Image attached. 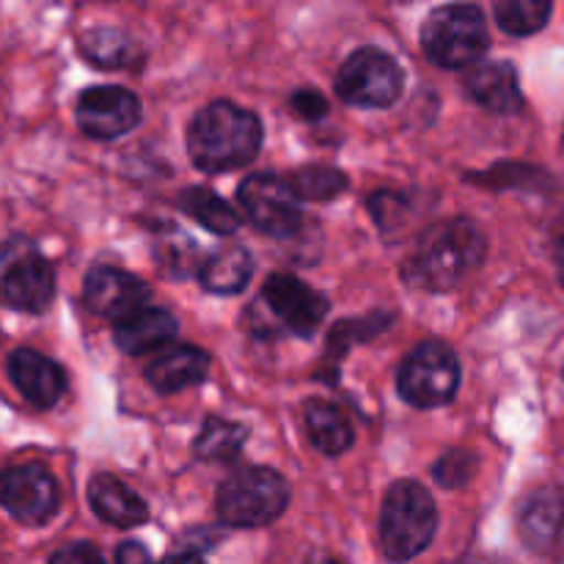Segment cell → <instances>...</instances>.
I'll use <instances>...</instances> for the list:
<instances>
[{
  "label": "cell",
  "mask_w": 564,
  "mask_h": 564,
  "mask_svg": "<svg viewBox=\"0 0 564 564\" xmlns=\"http://www.w3.org/2000/svg\"><path fill=\"white\" fill-rule=\"evenodd\" d=\"M485 259V237L468 218L430 226L405 259V279L430 292H446L466 281Z\"/></svg>",
  "instance_id": "cell-1"
},
{
  "label": "cell",
  "mask_w": 564,
  "mask_h": 564,
  "mask_svg": "<svg viewBox=\"0 0 564 564\" xmlns=\"http://www.w3.org/2000/svg\"><path fill=\"white\" fill-rule=\"evenodd\" d=\"M262 121L251 110L220 99L198 110L187 132V152L196 169L220 174L251 163L262 147Z\"/></svg>",
  "instance_id": "cell-2"
},
{
  "label": "cell",
  "mask_w": 564,
  "mask_h": 564,
  "mask_svg": "<svg viewBox=\"0 0 564 564\" xmlns=\"http://www.w3.org/2000/svg\"><path fill=\"white\" fill-rule=\"evenodd\" d=\"M438 512L424 485L400 479L389 488L380 512V545L391 562H411L435 538Z\"/></svg>",
  "instance_id": "cell-3"
},
{
  "label": "cell",
  "mask_w": 564,
  "mask_h": 564,
  "mask_svg": "<svg viewBox=\"0 0 564 564\" xmlns=\"http://www.w3.org/2000/svg\"><path fill=\"white\" fill-rule=\"evenodd\" d=\"M424 55L441 69H471L488 50V22L479 6L452 3L430 11L422 25Z\"/></svg>",
  "instance_id": "cell-4"
},
{
  "label": "cell",
  "mask_w": 564,
  "mask_h": 564,
  "mask_svg": "<svg viewBox=\"0 0 564 564\" xmlns=\"http://www.w3.org/2000/svg\"><path fill=\"white\" fill-rule=\"evenodd\" d=\"M290 505V485L273 468H240L215 496L218 518L229 527L257 529L284 516Z\"/></svg>",
  "instance_id": "cell-5"
},
{
  "label": "cell",
  "mask_w": 564,
  "mask_h": 564,
  "mask_svg": "<svg viewBox=\"0 0 564 564\" xmlns=\"http://www.w3.org/2000/svg\"><path fill=\"white\" fill-rule=\"evenodd\" d=\"M460 386V364L444 341H422L408 352L397 375V389L416 408H441L452 402Z\"/></svg>",
  "instance_id": "cell-6"
},
{
  "label": "cell",
  "mask_w": 564,
  "mask_h": 564,
  "mask_svg": "<svg viewBox=\"0 0 564 564\" xmlns=\"http://www.w3.org/2000/svg\"><path fill=\"white\" fill-rule=\"evenodd\" d=\"M402 75L400 64L378 47H361L341 64L336 75V94L358 108H389L400 99Z\"/></svg>",
  "instance_id": "cell-7"
},
{
  "label": "cell",
  "mask_w": 564,
  "mask_h": 564,
  "mask_svg": "<svg viewBox=\"0 0 564 564\" xmlns=\"http://www.w3.org/2000/svg\"><path fill=\"white\" fill-rule=\"evenodd\" d=\"M237 198L246 218L270 237H292L303 226L301 196L292 182L275 174H253L237 187Z\"/></svg>",
  "instance_id": "cell-8"
},
{
  "label": "cell",
  "mask_w": 564,
  "mask_h": 564,
  "mask_svg": "<svg viewBox=\"0 0 564 564\" xmlns=\"http://www.w3.org/2000/svg\"><path fill=\"white\" fill-rule=\"evenodd\" d=\"M0 505L25 527H44L58 512V482L39 463L11 466L0 471Z\"/></svg>",
  "instance_id": "cell-9"
},
{
  "label": "cell",
  "mask_w": 564,
  "mask_h": 564,
  "mask_svg": "<svg viewBox=\"0 0 564 564\" xmlns=\"http://www.w3.org/2000/svg\"><path fill=\"white\" fill-rule=\"evenodd\" d=\"M55 297V270L33 248H20L0 262V301L20 312H44Z\"/></svg>",
  "instance_id": "cell-10"
},
{
  "label": "cell",
  "mask_w": 564,
  "mask_h": 564,
  "mask_svg": "<svg viewBox=\"0 0 564 564\" xmlns=\"http://www.w3.org/2000/svg\"><path fill=\"white\" fill-rule=\"evenodd\" d=\"M75 116L77 127L88 138L113 141L135 130L141 121V102L135 94L121 86H94L80 94Z\"/></svg>",
  "instance_id": "cell-11"
},
{
  "label": "cell",
  "mask_w": 564,
  "mask_h": 564,
  "mask_svg": "<svg viewBox=\"0 0 564 564\" xmlns=\"http://www.w3.org/2000/svg\"><path fill=\"white\" fill-rule=\"evenodd\" d=\"M264 303L297 336H312L328 314V301L314 286L290 273H273L264 281Z\"/></svg>",
  "instance_id": "cell-12"
},
{
  "label": "cell",
  "mask_w": 564,
  "mask_h": 564,
  "mask_svg": "<svg viewBox=\"0 0 564 564\" xmlns=\"http://www.w3.org/2000/svg\"><path fill=\"white\" fill-rule=\"evenodd\" d=\"M83 301L99 317L121 323L130 314L141 312L149 303V286L138 275L124 273L110 264H97L83 281Z\"/></svg>",
  "instance_id": "cell-13"
},
{
  "label": "cell",
  "mask_w": 564,
  "mask_h": 564,
  "mask_svg": "<svg viewBox=\"0 0 564 564\" xmlns=\"http://www.w3.org/2000/svg\"><path fill=\"white\" fill-rule=\"evenodd\" d=\"M466 94L490 113H518L523 108L521 83L510 61H479L466 72Z\"/></svg>",
  "instance_id": "cell-14"
},
{
  "label": "cell",
  "mask_w": 564,
  "mask_h": 564,
  "mask_svg": "<svg viewBox=\"0 0 564 564\" xmlns=\"http://www.w3.org/2000/svg\"><path fill=\"white\" fill-rule=\"evenodd\" d=\"M9 378L22 397L36 408H53L66 391V375L53 358L36 350H14L9 358Z\"/></svg>",
  "instance_id": "cell-15"
},
{
  "label": "cell",
  "mask_w": 564,
  "mask_h": 564,
  "mask_svg": "<svg viewBox=\"0 0 564 564\" xmlns=\"http://www.w3.org/2000/svg\"><path fill=\"white\" fill-rule=\"evenodd\" d=\"M521 538L529 549L551 551L564 534V488L545 485L534 490L518 516Z\"/></svg>",
  "instance_id": "cell-16"
},
{
  "label": "cell",
  "mask_w": 564,
  "mask_h": 564,
  "mask_svg": "<svg viewBox=\"0 0 564 564\" xmlns=\"http://www.w3.org/2000/svg\"><path fill=\"white\" fill-rule=\"evenodd\" d=\"M88 501H91V510L97 512L99 521L110 523V527L132 529L149 521L147 501L135 490L127 488L121 479L110 477V474H99V477L91 479Z\"/></svg>",
  "instance_id": "cell-17"
},
{
  "label": "cell",
  "mask_w": 564,
  "mask_h": 564,
  "mask_svg": "<svg viewBox=\"0 0 564 564\" xmlns=\"http://www.w3.org/2000/svg\"><path fill=\"white\" fill-rule=\"evenodd\" d=\"M209 372V356L198 347L180 345L160 352L147 369V380L160 394H176L182 389L202 383Z\"/></svg>",
  "instance_id": "cell-18"
},
{
  "label": "cell",
  "mask_w": 564,
  "mask_h": 564,
  "mask_svg": "<svg viewBox=\"0 0 564 564\" xmlns=\"http://www.w3.org/2000/svg\"><path fill=\"white\" fill-rule=\"evenodd\" d=\"M176 328H180V323H176L174 314L165 312V308L147 306L116 323L113 339L130 356H143V352H154L174 341Z\"/></svg>",
  "instance_id": "cell-19"
},
{
  "label": "cell",
  "mask_w": 564,
  "mask_h": 564,
  "mask_svg": "<svg viewBox=\"0 0 564 564\" xmlns=\"http://www.w3.org/2000/svg\"><path fill=\"white\" fill-rule=\"evenodd\" d=\"M253 275V259L242 246H226L198 268V281L213 295H237Z\"/></svg>",
  "instance_id": "cell-20"
},
{
  "label": "cell",
  "mask_w": 564,
  "mask_h": 564,
  "mask_svg": "<svg viewBox=\"0 0 564 564\" xmlns=\"http://www.w3.org/2000/svg\"><path fill=\"white\" fill-rule=\"evenodd\" d=\"M308 441L323 455L336 457L352 446V424L339 405L325 400H312L306 405Z\"/></svg>",
  "instance_id": "cell-21"
},
{
  "label": "cell",
  "mask_w": 564,
  "mask_h": 564,
  "mask_svg": "<svg viewBox=\"0 0 564 564\" xmlns=\"http://www.w3.org/2000/svg\"><path fill=\"white\" fill-rule=\"evenodd\" d=\"M176 204H180L182 213L191 215L193 220H198L204 229L215 231V235H235L240 229V218H237L235 207L226 204L209 187H187V191L180 193Z\"/></svg>",
  "instance_id": "cell-22"
},
{
  "label": "cell",
  "mask_w": 564,
  "mask_h": 564,
  "mask_svg": "<svg viewBox=\"0 0 564 564\" xmlns=\"http://www.w3.org/2000/svg\"><path fill=\"white\" fill-rule=\"evenodd\" d=\"M80 53L102 69H121L141 61V50L119 28H94L80 39Z\"/></svg>",
  "instance_id": "cell-23"
},
{
  "label": "cell",
  "mask_w": 564,
  "mask_h": 564,
  "mask_svg": "<svg viewBox=\"0 0 564 564\" xmlns=\"http://www.w3.org/2000/svg\"><path fill=\"white\" fill-rule=\"evenodd\" d=\"M246 435L248 430L242 427V424L209 416L202 435H198L196 444H193V452H196V457H202V460H231V457L242 449V444H246Z\"/></svg>",
  "instance_id": "cell-24"
},
{
  "label": "cell",
  "mask_w": 564,
  "mask_h": 564,
  "mask_svg": "<svg viewBox=\"0 0 564 564\" xmlns=\"http://www.w3.org/2000/svg\"><path fill=\"white\" fill-rule=\"evenodd\" d=\"M494 11L501 31L512 33V36H532V33L543 31L554 6L549 0H499Z\"/></svg>",
  "instance_id": "cell-25"
},
{
  "label": "cell",
  "mask_w": 564,
  "mask_h": 564,
  "mask_svg": "<svg viewBox=\"0 0 564 564\" xmlns=\"http://www.w3.org/2000/svg\"><path fill=\"white\" fill-rule=\"evenodd\" d=\"M290 182L301 202L303 198L306 202H330L341 191H347V176L341 171L328 169V165H308V169L297 171Z\"/></svg>",
  "instance_id": "cell-26"
},
{
  "label": "cell",
  "mask_w": 564,
  "mask_h": 564,
  "mask_svg": "<svg viewBox=\"0 0 564 564\" xmlns=\"http://www.w3.org/2000/svg\"><path fill=\"white\" fill-rule=\"evenodd\" d=\"M474 471H477V457L466 449H455V452H446V455L435 463L433 477L441 488L455 490V488H463V485L474 477Z\"/></svg>",
  "instance_id": "cell-27"
},
{
  "label": "cell",
  "mask_w": 564,
  "mask_h": 564,
  "mask_svg": "<svg viewBox=\"0 0 564 564\" xmlns=\"http://www.w3.org/2000/svg\"><path fill=\"white\" fill-rule=\"evenodd\" d=\"M290 105L306 121H319L323 116H328V99L319 91H314V88H301V91L292 94Z\"/></svg>",
  "instance_id": "cell-28"
},
{
  "label": "cell",
  "mask_w": 564,
  "mask_h": 564,
  "mask_svg": "<svg viewBox=\"0 0 564 564\" xmlns=\"http://www.w3.org/2000/svg\"><path fill=\"white\" fill-rule=\"evenodd\" d=\"M50 564H105V560L94 545L72 543V545H64L61 551H55Z\"/></svg>",
  "instance_id": "cell-29"
},
{
  "label": "cell",
  "mask_w": 564,
  "mask_h": 564,
  "mask_svg": "<svg viewBox=\"0 0 564 564\" xmlns=\"http://www.w3.org/2000/svg\"><path fill=\"white\" fill-rule=\"evenodd\" d=\"M116 564H154V562L147 545L130 540V543H121L119 551H116Z\"/></svg>",
  "instance_id": "cell-30"
},
{
  "label": "cell",
  "mask_w": 564,
  "mask_h": 564,
  "mask_svg": "<svg viewBox=\"0 0 564 564\" xmlns=\"http://www.w3.org/2000/svg\"><path fill=\"white\" fill-rule=\"evenodd\" d=\"M160 564H204V562L198 560L196 554H180V556H169V560Z\"/></svg>",
  "instance_id": "cell-31"
},
{
  "label": "cell",
  "mask_w": 564,
  "mask_h": 564,
  "mask_svg": "<svg viewBox=\"0 0 564 564\" xmlns=\"http://www.w3.org/2000/svg\"><path fill=\"white\" fill-rule=\"evenodd\" d=\"M556 273H560V281L564 284V237H562L560 248H556Z\"/></svg>",
  "instance_id": "cell-32"
},
{
  "label": "cell",
  "mask_w": 564,
  "mask_h": 564,
  "mask_svg": "<svg viewBox=\"0 0 564 564\" xmlns=\"http://www.w3.org/2000/svg\"><path fill=\"white\" fill-rule=\"evenodd\" d=\"M328 564H334V562H328Z\"/></svg>",
  "instance_id": "cell-33"
}]
</instances>
